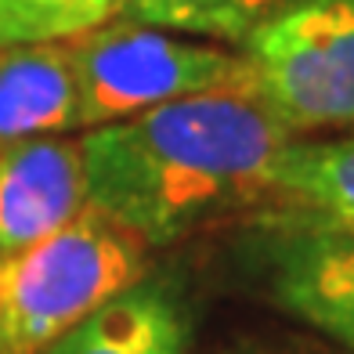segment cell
I'll return each instance as SVG.
<instances>
[{
  "instance_id": "obj_1",
  "label": "cell",
  "mask_w": 354,
  "mask_h": 354,
  "mask_svg": "<svg viewBox=\"0 0 354 354\" xmlns=\"http://www.w3.org/2000/svg\"><path fill=\"white\" fill-rule=\"evenodd\" d=\"M293 138L253 94H199L80 134L87 203L145 246H167L268 196Z\"/></svg>"
},
{
  "instance_id": "obj_2",
  "label": "cell",
  "mask_w": 354,
  "mask_h": 354,
  "mask_svg": "<svg viewBox=\"0 0 354 354\" xmlns=\"http://www.w3.org/2000/svg\"><path fill=\"white\" fill-rule=\"evenodd\" d=\"M66 44L80 131L199 94H253L250 62L235 44H217L127 15L98 22Z\"/></svg>"
},
{
  "instance_id": "obj_3",
  "label": "cell",
  "mask_w": 354,
  "mask_h": 354,
  "mask_svg": "<svg viewBox=\"0 0 354 354\" xmlns=\"http://www.w3.org/2000/svg\"><path fill=\"white\" fill-rule=\"evenodd\" d=\"M149 246L109 214L87 210L33 250L0 261V354H44L145 279Z\"/></svg>"
},
{
  "instance_id": "obj_4",
  "label": "cell",
  "mask_w": 354,
  "mask_h": 354,
  "mask_svg": "<svg viewBox=\"0 0 354 354\" xmlns=\"http://www.w3.org/2000/svg\"><path fill=\"white\" fill-rule=\"evenodd\" d=\"M253 98L289 134L354 123V0H297L243 37Z\"/></svg>"
},
{
  "instance_id": "obj_5",
  "label": "cell",
  "mask_w": 354,
  "mask_h": 354,
  "mask_svg": "<svg viewBox=\"0 0 354 354\" xmlns=\"http://www.w3.org/2000/svg\"><path fill=\"white\" fill-rule=\"evenodd\" d=\"M268 250L279 300L354 351V224L289 210Z\"/></svg>"
},
{
  "instance_id": "obj_6",
  "label": "cell",
  "mask_w": 354,
  "mask_h": 354,
  "mask_svg": "<svg viewBox=\"0 0 354 354\" xmlns=\"http://www.w3.org/2000/svg\"><path fill=\"white\" fill-rule=\"evenodd\" d=\"M84 210L80 138L40 134L0 149V261L33 250Z\"/></svg>"
},
{
  "instance_id": "obj_7",
  "label": "cell",
  "mask_w": 354,
  "mask_h": 354,
  "mask_svg": "<svg viewBox=\"0 0 354 354\" xmlns=\"http://www.w3.org/2000/svg\"><path fill=\"white\" fill-rule=\"evenodd\" d=\"M69 131H80V109L66 44L0 47V149Z\"/></svg>"
},
{
  "instance_id": "obj_8",
  "label": "cell",
  "mask_w": 354,
  "mask_h": 354,
  "mask_svg": "<svg viewBox=\"0 0 354 354\" xmlns=\"http://www.w3.org/2000/svg\"><path fill=\"white\" fill-rule=\"evenodd\" d=\"M188 322L163 286L138 282L55 340L44 354H185Z\"/></svg>"
},
{
  "instance_id": "obj_9",
  "label": "cell",
  "mask_w": 354,
  "mask_h": 354,
  "mask_svg": "<svg viewBox=\"0 0 354 354\" xmlns=\"http://www.w3.org/2000/svg\"><path fill=\"white\" fill-rule=\"evenodd\" d=\"M268 196L289 210L354 224V134L329 141L289 138L268 170Z\"/></svg>"
},
{
  "instance_id": "obj_10",
  "label": "cell",
  "mask_w": 354,
  "mask_h": 354,
  "mask_svg": "<svg viewBox=\"0 0 354 354\" xmlns=\"http://www.w3.org/2000/svg\"><path fill=\"white\" fill-rule=\"evenodd\" d=\"M289 4L297 0H123L120 15L145 26L239 47L253 26Z\"/></svg>"
},
{
  "instance_id": "obj_11",
  "label": "cell",
  "mask_w": 354,
  "mask_h": 354,
  "mask_svg": "<svg viewBox=\"0 0 354 354\" xmlns=\"http://www.w3.org/2000/svg\"><path fill=\"white\" fill-rule=\"evenodd\" d=\"M91 26L87 0H0V47L55 44Z\"/></svg>"
},
{
  "instance_id": "obj_12",
  "label": "cell",
  "mask_w": 354,
  "mask_h": 354,
  "mask_svg": "<svg viewBox=\"0 0 354 354\" xmlns=\"http://www.w3.org/2000/svg\"><path fill=\"white\" fill-rule=\"evenodd\" d=\"M87 8H91V19H94V26H98V22L116 19L120 8H123V0H87Z\"/></svg>"
}]
</instances>
